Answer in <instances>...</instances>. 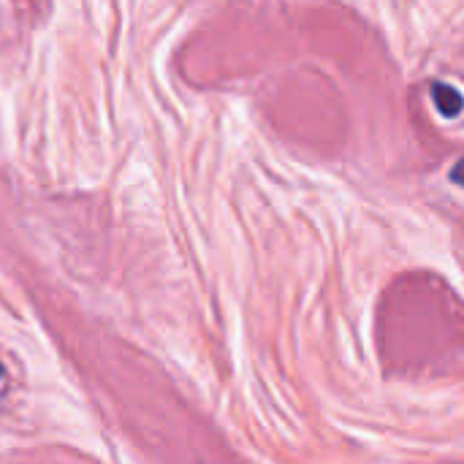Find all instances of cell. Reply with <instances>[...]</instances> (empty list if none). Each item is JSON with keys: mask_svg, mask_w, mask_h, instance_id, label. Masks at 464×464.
I'll list each match as a JSON object with an SVG mask.
<instances>
[{"mask_svg": "<svg viewBox=\"0 0 464 464\" xmlns=\"http://www.w3.org/2000/svg\"><path fill=\"white\" fill-rule=\"evenodd\" d=\"M432 101L440 109V114H446V117H457L464 109V98L459 95V90L451 84H443V82L432 84Z\"/></svg>", "mask_w": 464, "mask_h": 464, "instance_id": "cell-1", "label": "cell"}, {"mask_svg": "<svg viewBox=\"0 0 464 464\" xmlns=\"http://www.w3.org/2000/svg\"><path fill=\"white\" fill-rule=\"evenodd\" d=\"M451 182H457V185H462L464 188V158L451 169Z\"/></svg>", "mask_w": 464, "mask_h": 464, "instance_id": "cell-2", "label": "cell"}, {"mask_svg": "<svg viewBox=\"0 0 464 464\" xmlns=\"http://www.w3.org/2000/svg\"><path fill=\"white\" fill-rule=\"evenodd\" d=\"M0 375H3V367H0Z\"/></svg>", "mask_w": 464, "mask_h": 464, "instance_id": "cell-3", "label": "cell"}]
</instances>
